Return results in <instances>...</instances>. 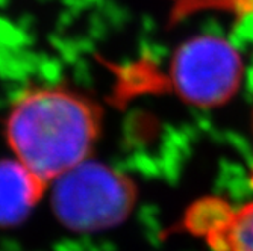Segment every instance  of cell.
Instances as JSON below:
<instances>
[{
    "label": "cell",
    "instance_id": "1",
    "mask_svg": "<svg viewBox=\"0 0 253 251\" xmlns=\"http://www.w3.org/2000/svg\"><path fill=\"white\" fill-rule=\"evenodd\" d=\"M100 129V108L62 86L25 91L12 103L5 124L15 159L47 186L88 161Z\"/></svg>",
    "mask_w": 253,
    "mask_h": 251
},
{
    "label": "cell",
    "instance_id": "2",
    "mask_svg": "<svg viewBox=\"0 0 253 251\" xmlns=\"http://www.w3.org/2000/svg\"><path fill=\"white\" fill-rule=\"evenodd\" d=\"M135 201L136 188L127 176L89 159L53 181V212L73 232L116 227L130 215Z\"/></svg>",
    "mask_w": 253,
    "mask_h": 251
},
{
    "label": "cell",
    "instance_id": "3",
    "mask_svg": "<svg viewBox=\"0 0 253 251\" xmlns=\"http://www.w3.org/2000/svg\"><path fill=\"white\" fill-rule=\"evenodd\" d=\"M241 59L232 44L215 35H200L173 58L170 80L182 100L199 106H217L238 89Z\"/></svg>",
    "mask_w": 253,
    "mask_h": 251
},
{
    "label": "cell",
    "instance_id": "4",
    "mask_svg": "<svg viewBox=\"0 0 253 251\" xmlns=\"http://www.w3.org/2000/svg\"><path fill=\"white\" fill-rule=\"evenodd\" d=\"M183 225L212 251H253V201L232 206L221 198L199 200Z\"/></svg>",
    "mask_w": 253,
    "mask_h": 251
},
{
    "label": "cell",
    "instance_id": "5",
    "mask_svg": "<svg viewBox=\"0 0 253 251\" xmlns=\"http://www.w3.org/2000/svg\"><path fill=\"white\" fill-rule=\"evenodd\" d=\"M47 185L17 159L0 161V225L25 221L42 198Z\"/></svg>",
    "mask_w": 253,
    "mask_h": 251
},
{
    "label": "cell",
    "instance_id": "6",
    "mask_svg": "<svg viewBox=\"0 0 253 251\" xmlns=\"http://www.w3.org/2000/svg\"><path fill=\"white\" fill-rule=\"evenodd\" d=\"M250 185H252V188H253V168H252V179H250Z\"/></svg>",
    "mask_w": 253,
    "mask_h": 251
},
{
    "label": "cell",
    "instance_id": "7",
    "mask_svg": "<svg viewBox=\"0 0 253 251\" xmlns=\"http://www.w3.org/2000/svg\"><path fill=\"white\" fill-rule=\"evenodd\" d=\"M250 2H252V5H253V0H250Z\"/></svg>",
    "mask_w": 253,
    "mask_h": 251
}]
</instances>
